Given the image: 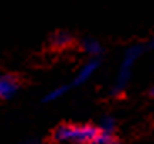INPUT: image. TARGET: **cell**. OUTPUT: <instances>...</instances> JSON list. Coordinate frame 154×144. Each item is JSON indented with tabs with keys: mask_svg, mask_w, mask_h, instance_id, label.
Here are the masks:
<instances>
[{
	"mask_svg": "<svg viewBox=\"0 0 154 144\" xmlns=\"http://www.w3.org/2000/svg\"><path fill=\"white\" fill-rule=\"evenodd\" d=\"M25 144H40V142H25Z\"/></svg>",
	"mask_w": 154,
	"mask_h": 144,
	"instance_id": "11",
	"label": "cell"
},
{
	"mask_svg": "<svg viewBox=\"0 0 154 144\" xmlns=\"http://www.w3.org/2000/svg\"><path fill=\"white\" fill-rule=\"evenodd\" d=\"M19 87H20V82L15 75L12 74L0 75V101L10 99L12 96H15Z\"/></svg>",
	"mask_w": 154,
	"mask_h": 144,
	"instance_id": "4",
	"label": "cell"
},
{
	"mask_svg": "<svg viewBox=\"0 0 154 144\" xmlns=\"http://www.w3.org/2000/svg\"><path fill=\"white\" fill-rule=\"evenodd\" d=\"M92 144H119V141L116 139L112 134H104V133H99L97 137L94 139Z\"/></svg>",
	"mask_w": 154,
	"mask_h": 144,
	"instance_id": "9",
	"label": "cell"
},
{
	"mask_svg": "<svg viewBox=\"0 0 154 144\" xmlns=\"http://www.w3.org/2000/svg\"><path fill=\"white\" fill-rule=\"evenodd\" d=\"M99 66H100L99 59H87V60H85V62L77 69L75 75H74V79L70 81L69 86L70 87H77V86H82V84L89 82L91 79L94 77V74L97 72Z\"/></svg>",
	"mask_w": 154,
	"mask_h": 144,
	"instance_id": "3",
	"label": "cell"
},
{
	"mask_svg": "<svg viewBox=\"0 0 154 144\" xmlns=\"http://www.w3.org/2000/svg\"><path fill=\"white\" fill-rule=\"evenodd\" d=\"M50 42H52V45H54L55 49H66V47L72 45L74 35L70 34L69 30H57V32L52 34Z\"/></svg>",
	"mask_w": 154,
	"mask_h": 144,
	"instance_id": "6",
	"label": "cell"
},
{
	"mask_svg": "<svg viewBox=\"0 0 154 144\" xmlns=\"http://www.w3.org/2000/svg\"><path fill=\"white\" fill-rule=\"evenodd\" d=\"M81 45V51L87 55L89 59H99L100 54L104 52V47L100 44V40H97L96 37H84V39L79 42Z\"/></svg>",
	"mask_w": 154,
	"mask_h": 144,
	"instance_id": "5",
	"label": "cell"
},
{
	"mask_svg": "<svg viewBox=\"0 0 154 144\" xmlns=\"http://www.w3.org/2000/svg\"><path fill=\"white\" fill-rule=\"evenodd\" d=\"M149 45H151V47H152V49H154V35H152V39H151V42H149Z\"/></svg>",
	"mask_w": 154,
	"mask_h": 144,
	"instance_id": "10",
	"label": "cell"
},
{
	"mask_svg": "<svg viewBox=\"0 0 154 144\" xmlns=\"http://www.w3.org/2000/svg\"><path fill=\"white\" fill-rule=\"evenodd\" d=\"M144 51H146V45H143V44H132L124 51L117 74H116L114 86H112V94H122L126 90L127 84L131 82L132 77V69H134L137 59L144 54Z\"/></svg>",
	"mask_w": 154,
	"mask_h": 144,
	"instance_id": "2",
	"label": "cell"
},
{
	"mask_svg": "<svg viewBox=\"0 0 154 144\" xmlns=\"http://www.w3.org/2000/svg\"><path fill=\"white\" fill-rule=\"evenodd\" d=\"M70 90V86L69 84H62V86H57V87H54V89H50L49 92L45 94V97H44V101H47V102H52V101H57V99H60V97H64L67 92Z\"/></svg>",
	"mask_w": 154,
	"mask_h": 144,
	"instance_id": "7",
	"label": "cell"
},
{
	"mask_svg": "<svg viewBox=\"0 0 154 144\" xmlns=\"http://www.w3.org/2000/svg\"><path fill=\"white\" fill-rule=\"evenodd\" d=\"M99 129L91 124H62L54 131L57 144H92Z\"/></svg>",
	"mask_w": 154,
	"mask_h": 144,
	"instance_id": "1",
	"label": "cell"
},
{
	"mask_svg": "<svg viewBox=\"0 0 154 144\" xmlns=\"http://www.w3.org/2000/svg\"><path fill=\"white\" fill-rule=\"evenodd\" d=\"M114 127H116V121H114V117H111V116H104L100 119L99 126H97L99 133H104V134H112Z\"/></svg>",
	"mask_w": 154,
	"mask_h": 144,
	"instance_id": "8",
	"label": "cell"
},
{
	"mask_svg": "<svg viewBox=\"0 0 154 144\" xmlns=\"http://www.w3.org/2000/svg\"><path fill=\"white\" fill-rule=\"evenodd\" d=\"M151 92H152V96H154V87H152V90H151Z\"/></svg>",
	"mask_w": 154,
	"mask_h": 144,
	"instance_id": "12",
	"label": "cell"
}]
</instances>
